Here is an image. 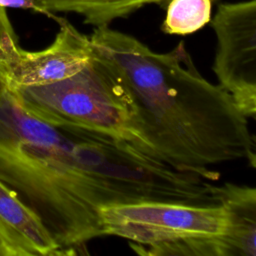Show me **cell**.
Masks as SVG:
<instances>
[{
  "instance_id": "cell-1",
  "label": "cell",
  "mask_w": 256,
  "mask_h": 256,
  "mask_svg": "<svg viewBox=\"0 0 256 256\" xmlns=\"http://www.w3.org/2000/svg\"><path fill=\"white\" fill-rule=\"evenodd\" d=\"M89 40L94 54L126 82L164 162L209 181L220 177L213 165L247 159L255 167L248 118L223 88L201 75L183 41L157 53L109 25L95 27Z\"/></svg>"
},
{
  "instance_id": "cell-2",
  "label": "cell",
  "mask_w": 256,
  "mask_h": 256,
  "mask_svg": "<svg viewBox=\"0 0 256 256\" xmlns=\"http://www.w3.org/2000/svg\"><path fill=\"white\" fill-rule=\"evenodd\" d=\"M0 179L46 226L63 255L104 236L100 209L123 204L75 158L70 136L28 112L0 82Z\"/></svg>"
},
{
  "instance_id": "cell-3",
  "label": "cell",
  "mask_w": 256,
  "mask_h": 256,
  "mask_svg": "<svg viewBox=\"0 0 256 256\" xmlns=\"http://www.w3.org/2000/svg\"><path fill=\"white\" fill-rule=\"evenodd\" d=\"M11 90L28 112L43 121L56 126L74 125L125 140L162 161L126 82L112 65L95 54L86 67L69 78Z\"/></svg>"
},
{
  "instance_id": "cell-4",
  "label": "cell",
  "mask_w": 256,
  "mask_h": 256,
  "mask_svg": "<svg viewBox=\"0 0 256 256\" xmlns=\"http://www.w3.org/2000/svg\"><path fill=\"white\" fill-rule=\"evenodd\" d=\"M100 216L104 236L122 237L139 245L223 236L230 222L228 210L222 204L155 201L112 204L103 206Z\"/></svg>"
},
{
  "instance_id": "cell-5",
  "label": "cell",
  "mask_w": 256,
  "mask_h": 256,
  "mask_svg": "<svg viewBox=\"0 0 256 256\" xmlns=\"http://www.w3.org/2000/svg\"><path fill=\"white\" fill-rule=\"evenodd\" d=\"M211 21L218 85L249 119L256 116V0L222 3Z\"/></svg>"
},
{
  "instance_id": "cell-6",
  "label": "cell",
  "mask_w": 256,
  "mask_h": 256,
  "mask_svg": "<svg viewBox=\"0 0 256 256\" xmlns=\"http://www.w3.org/2000/svg\"><path fill=\"white\" fill-rule=\"evenodd\" d=\"M59 20L53 42L42 50H24L15 32L0 36V82L9 89L50 84L75 75L92 61L89 36L66 19Z\"/></svg>"
},
{
  "instance_id": "cell-7",
  "label": "cell",
  "mask_w": 256,
  "mask_h": 256,
  "mask_svg": "<svg viewBox=\"0 0 256 256\" xmlns=\"http://www.w3.org/2000/svg\"><path fill=\"white\" fill-rule=\"evenodd\" d=\"M63 255L37 214L0 179V256Z\"/></svg>"
},
{
  "instance_id": "cell-8",
  "label": "cell",
  "mask_w": 256,
  "mask_h": 256,
  "mask_svg": "<svg viewBox=\"0 0 256 256\" xmlns=\"http://www.w3.org/2000/svg\"><path fill=\"white\" fill-rule=\"evenodd\" d=\"M213 195L228 210L230 222L226 235L237 256H256V189L232 183L213 184Z\"/></svg>"
},
{
  "instance_id": "cell-9",
  "label": "cell",
  "mask_w": 256,
  "mask_h": 256,
  "mask_svg": "<svg viewBox=\"0 0 256 256\" xmlns=\"http://www.w3.org/2000/svg\"><path fill=\"white\" fill-rule=\"evenodd\" d=\"M42 13H75L83 17V23L94 27L109 25L117 18H125L149 4L165 6L169 0H33ZM219 0H212L216 2Z\"/></svg>"
},
{
  "instance_id": "cell-10",
  "label": "cell",
  "mask_w": 256,
  "mask_h": 256,
  "mask_svg": "<svg viewBox=\"0 0 256 256\" xmlns=\"http://www.w3.org/2000/svg\"><path fill=\"white\" fill-rule=\"evenodd\" d=\"M212 0H169L161 30L185 36L202 29L211 20Z\"/></svg>"
},
{
  "instance_id": "cell-11",
  "label": "cell",
  "mask_w": 256,
  "mask_h": 256,
  "mask_svg": "<svg viewBox=\"0 0 256 256\" xmlns=\"http://www.w3.org/2000/svg\"><path fill=\"white\" fill-rule=\"evenodd\" d=\"M7 7L33 9L42 13L33 0H0V36L5 33L15 32L6 13Z\"/></svg>"
}]
</instances>
